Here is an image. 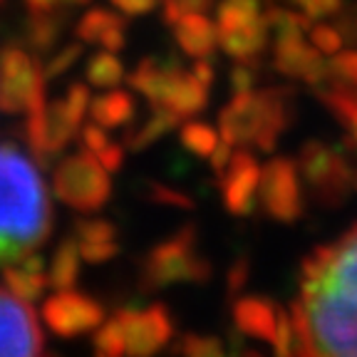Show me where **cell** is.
<instances>
[{"label": "cell", "instance_id": "obj_34", "mask_svg": "<svg viewBox=\"0 0 357 357\" xmlns=\"http://www.w3.org/2000/svg\"><path fill=\"white\" fill-rule=\"evenodd\" d=\"M258 82V62L256 60H238L231 70V89L234 95L256 89Z\"/></svg>", "mask_w": 357, "mask_h": 357}, {"label": "cell", "instance_id": "obj_4", "mask_svg": "<svg viewBox=\"0 0 357 357\" xmlns=\"http://www.w3.org/2000/svg\"><path fill=\"white\" fill-rule=\"evenodd\" d=\"M208 278L211 263L196 248V229L191 223L151 245L139 266V283L149 293L178 283H206Z\"/></svg>", "mask_w": 357, "mask_h": 357}, {"label": "cell", "instance_id": "obj_11", "mask_svg": "<svg viewBox=\"0 0 357 357\" xmlns=\"http://www.w3.org/2000/svg\"><path fill=\"white\" fill-rule=\"evenodd\" d=\"M122 325L127 357H154L172 342L174 323L164 303L146 307H122L114 315Z\"/></svg>", "mask_w": 357, "mask_h": 357}, {"label": "cell", "instance_id": "obj_36", "mask_svg": "<svg viewBox=\"0 0 357 357\" xmlns=\"http://www.w3.org/2000/svg\"><path fill=\"white\" fill-rule=\"evenodd\" d=\"M211 8V0H167L164 3V22L174 25L178 17L191 13H206Z\"/></svg>", "mask_w": 357, "mask_h": 357}, {"label": "cell", "instance_id": "obj_2", "mask_svg": "<svg viewBox=\"0 0 357 357\" xmlns=\"http://www.w3.org/2000/svg\"><path fill=\"white\" fill-rule=\"evenodd\" d=\"M50 229V196L40 169L15 144L0 142V268L43 245Z\"/></svg>", "mask_w": 357, "mask_h": 357}, {"label": "cell", "instance_id": "obj_45", "mask_svg": "<svg viewBox=\"0 0 357 357\" xmlns=\"http://www.w3.org/2000/svg\"><path fill=\"white\" fill-rule=\"evenodd\" d=\"M62 0H28V6L33 8V13H50L60 6Z\"/></svg>", "mask_w": 357, "mask_h": 357}, {"label": "cell", "instance_id": "obj_42", "mask_svg": "<svg viewBox=\"0 0 357 357\" xmlns=\"http://www.w3.org/2000/svg\"><path fill=\"white\" fill-rule=\"evenodd\" d=\"M97 159H100V164L107 169V172H119L124 164V144H114V142H109V144L105 146V149L97 154Z\"/></svg>", "mask_w": 357, "mask_h": 357}, {"label": "cell", "instance_id": "obj_21", "mask_svg": "<svg viewBox=\"0 0 357 357\" xmlns=\"http://www.w3.org/2000/svg\"><path fill=\"white\" fill-rule=\"evenodd\" d=\"M89 117L92 122L100 124L102 129H119L127 127L137 114V102L124 89H107L105 95L95 97L89 102Z\"/></svg>", "mask_w": 357, "mask_h": 357}, {"label": "cell", "instance_id": "obj_33", "mask_svg": "<svg viewBox=\"0 0 357 357\" xmlns=\"http://www.w3.org/2000/svg\"><path fill=\"white\" fill-rule=\"evenodd\" d=\"M310 43L312 47L318 52H325V55H337V52L342 50V33L337 28H333V25H310Z\"/></svg>", "mask_w": 357, "mask_h": 357}, {"label": "cell", "instance_id": "obj_12", "mask_svg": "<svg viewBox=\"0 0 357 357\" xmlns=\"http://www.w3.org/2000/svg\"><path fill=\"white\" fill-rule=\"evenodd\" d=\"M40 318L52 335L73 340V337L100 328L105 320V310L95 298L77 293L75 288H67L55 290L50 298H45Z\"/></svg>", "mask_w": 357, "mask_h": 357}, {"label": "cell", "instance_id": "obj_5", "mask_svg": "<svg viewBox=\"0 0 357 357\" xmlns=\"http://www.w3.org/2000/svg\"><path fill=\"white\" fill-rule=\"evenodd\" d=\"M303 189L315 204L325 208H337L355 191V167L342 151L325 142H305L296 159Z\"/></svg>", "mask_w": 357, "mask_h": 357}, {"label": "cell", "instance_id": "obj_27", "mask_svg": "<svg viewBox=\"0 0 357 357\" xmlns=\"http://www.w3.org/2000/svg\"><path fill=\"white\" fill-rule=\"evenodd\" d=\"M73 238L77 241V245L109 243V241H117V226L107 218H79L75 223Z\"/></svg>", "mask_w": 357, "mask_h": 357}, {"label": "cell", "instance_id": "obj_31", "mask_svg": "<svg viewBox=\"0 0 357 357\" xmlns=\"http://www.w3.org/2000/svg\"><path fill=\"white\" fill-rule=\"evenodd\" d=\"M328 79L357 89V52H337L328 62Z\"/></svg>", "mask_w": 357, "mask_h": 357}, {"label": "cell", "instance_id": "obj_28", "mask_svg": "<svg viewBox=\"0 0 357 357\" xmlns=\"http://www.w3.org/2000/svg\"><path fill=\"white\" fill-rule=\"evenodd\" d=\"M176 355L178 357H231L218 337L211 335H184L176 342Z\"/></svg>", "mask_w": 357, "mask_h": 357}, {"label": "cell", "instance_id": "obj_14", "mask_svg": "<svg viewBox=\"0 0 357 357\" xmlns=\"http://www.w3.org/2000/svg\"><path fill=\"white\" fill-rule=\"evenodd\" d=\"M258 181H261V164L251 149H236L229 167L218 174L223 206L234 216H251L258 206Z\"/></svg>", "mask_w": 357, "mask_h": 357}, {"label": "cell", "instance_id": "obj_17", "mask_svg": "<svg viewBox=\"0 0 357 357\" xmlns=\"http://www.w3.org/2000/svg\"><path fill=\"white\" fill-rule=\"evenodd\" d=\"M231 315H234V325L241 335L251 337V340H263L268 345L273 342L280 318L278 303L268 301V298L236 296Z\"/></svg>", "mask_w": 357, "mask_h": 357}, {"label": "cell", "instance_id": "obj_39", "mask_svg": "<svg viewBox=\"0 0 357 357\" xmlns=\"http://www.w3.org/2000/svg\"><path fill=\"white\" fill-rule=\"evenodd\" d=\"M79 253H82V261L89 266H100V263H109L112 258L119 253L117 241H109V243H89L79 245Z\"/></svg>", "mask_w": 357, "mask_h": 357}, {"label": "cell", "instance_id": "obj_41", "mask_svg": "<svg viewBox=\"0 0 357 357\" xmlns=\"http://www.w3.org/2000/svg\"><path fill=\"white\" fill-rule=\"evenodd\" d=\"M245 280H248V261L245 258H238V261H234V266L229 268V280H226V285H229V296H238L241 290H243Z\"/></svg>", "mask_w": 357, "mask_h": 357}, {"label": "cell", "instance_id": "obj_29", "mask_svg": "<svg viewBox=\"0 0 357 357\" xmlns=\"http://www.w3.org/2000/svg\"><path fill=\"white\" fill-rule=\"evenodd\" d=\"M95 355L102 357H124V333L117 318L102 320V325L95 330Z\"/></svg>", "mask_w": 357, "mask_h": 357}, {"label": "cell", "instance_id": "obj_32", "mask_svg": "<svg viewBox=\"0 0 357 357\" xmlns=\"http://www.w3.org/2000/svg\"><path fill=\"white\" fill-rule=\"evenodd\" d=\"M275 357H296V328H293V318L290 312L280 307V318H278V330H275V337L271 342Z\"/></svg>", "mask_w": 357, "mask_h": 357}, {"label": "cell", "instance_id": "obj_13", "mask_svg": "<svg viewBox=\"0 0 357 357\" xmlns=\"http://www.w3.org/2000/svg\"><path fill=\"white\" fill-rule=\"evenodd\" d=\"M43 330L30 303L0 285V357H40Z\"/></svg>", "mask_w": 357, "mask_h": 357}, {"label": "cell", "instance_id": "obj_10", "mask_svg": "<svg viewBox=\"0 0 357 357\" xmlns=\"http://www.w3.org/2000/svg\"><path fill=\"white\" fill-rule=\"evenodd\" d=\"M258 206L278 223H293L303 213V181L298 164L288 156H275L261 167Z\"/></svg>", "mask_w": 357, "mask_h": 357}, {"label": "cell", "instance_id": "obj_6", "mask_svg": "<svg viewBox=\"0 0 357 357\" xmlns=\"http://www.w3.org/2000/svg\"><path fill=\"white\" fill-rule=\"evenodd\" d=\"M52 191L65 206L75 211L92 213L100 211L112 196L109 172L100 164L95 154L77 151L65 156L55 169Z\"/></svg>", "mask_w": 357, "mask_h": 357}, {"label": "cell", "instance_id": "obj_25", "mask_svg": "<svg viewBox=\"0 0 357 357\" xmlns=\"http://www.w3.org/2000/svg\"><path fill=\"white\" fill-rule=\"evenodd\" d=\"M84 77H87V84H92V87L112 89V87H117V84L124 79V65L114 52L105 50L87 62Z\"/></svg>", "mask_w": 357, "mask_h": 357}, {"label": "cell", "instance_id": "obj_22", "mask_svg": "<svg viewBox=\"0 0 357 357\" xmlns=\"http://www.w3.org/2000/svg\"><path fill=\"white\" fill-rule=\"evenodd\" d=\"M82 253H79V245L73 236L60 241V245L52 253V261L47 266V283L52 290H67L75 288L79 278V271H82Z\"/></svg>", "mask_w": 357, "mask_h": 357}, {"label": "cell", "instance_id": "obj_37", "mask_svg": "<svg viewBox=\"0 0 357 357\" xmlns=\"http://www.w3.org/2000/svg\"><path fill=\"white\" fill-rule=\"evenodd\" d=\"M149 199L156 201V204H162V206H174V208H194V201L189 199L186 194L181 191L172 189L167 184H149Z\"/></svg>", "mask_w": 357, "mask_h": 357}, {"label": "cell", "instance_id": "obj_49", "mask_svg": "<svg viewBox=\"0 0 357 357\" xmlns=\"http://www.w3.org/2000/svg\"><path fill=\"white\" fill-rule=\"evenodd\" d=\"M95 357H102V355H95Z\"/></svg>", "mask_w": 357, "mask_h": 357}, {"label": "cell", "instance_id": "obj_46", "mask_svg": "<svg viewBox=\"0 0 357 357\" xmlns=\"http://www.w3.org/2000/svg\"><path fill=\"white\" fill-rule=\"evenodd\" d=\"M350 30H352V38H355V40H357V17H355V20H352Z\"/></svg>", "mask_w": 357, "mask_h": 357}, {"label": "cell", "instance_id": "obj_19", "mask_svg": "<svg viewBox=\"0 0 357 357\" xmlns=\"http://www.w3.org/2000/svg\"><path fill=\"white\" fill-rule=\"evenodd\" d=\"M174 38L178 47L194 60H208L218 45L216 25L206 17V13H191V15L178 17L172 25Z\"/></svg>", "mask_w": 357, "mask_h": 357}, {"label": "cell", "instance_id": "obj_23", "mask_svg": "<svg viewBox=\"0 0 357 357\" xmlns=\"http://www.w3.org/2000/svg\"><path fill=\"white\" fill-rule=\"evenodd\" d=\"M178 122H181V119H178L172 109H167V107H154L149 117L142 119V124H137V127L127 132V137H124V149L134 151V154L149 149L151 144H156V142L162 139L164 134L172 132Z\"/></svg>", "mask_w": 357, "mask_h": 357}, {"label": "cell", "instance_id": "obj_8", "mask_svg": "<svg viewBox=\"0 0 357 357\" xmlns=\"http://www.w3.org/2000/svg\"><path fill=\"white\" fill-rule=\"evenodd\" d=\"M45 100V75L38 60L17 45L0 50V112L28 114Z\"/></svg>", "mask_w": 357, "mask_h": 357}, {"label": "cell", "instance_id": "obj_7", "mask_svg": "<svg viewBox=\"0 0 357 357\" xmlns=\"http://www.w3.org/2000/svg\"><path fill=\"white\" fill-rule=\"evenodd\" d=\"M218 45L229 57L258 60L268 45V22L261 15V0H221L216 10Z\"/></svg>", "mask_w": 357, "mask_h": 357}, {"label": "cell", "instance_id": "obj_30", "mask_svg": "<svg viewBox=\"0 0 357 357\" xmlns=\"http://www.w3.org/2000/svg\"><path fill=\"white\" fill-rule=\"evenodd\" d=\"M57 38H60V22L50 13H33V20H30L28 28V40L33 45V50H50L57 43Z\"/></svg>", "mask_w": 357, "mask_h": 357}, {"label": "cell", "instance_id": "obj_3", "mask_svg": "<svg viewBox=\"0 0 357 357\" xmlns=\"http://www.w3.org/2000/svg\"><path fill=\"white\" fill-rule=\"evenodd\" d=\"M293 122V92L288 87L248 89L218 114V134L234 149L273 151L278 137Z\"/></svg>", "mask_w": 357, "mask_h": 357}, {"label": "cell", "instance_id": "obj_18", "mask_svg": "<svg viewBox=\"0 0 357 357\" xmlns=\"http://www.w3.org/2000/svg\"><path fill=\"white\" fill-rule=\"evenodd\" d=\"M0 275H3V285L10 290L13 296L25 303H35L40 298H45V290L50 288V283H47V263L35 251L25 253L20 261L10 263V266H3Z\"/></svg>", "mask_w": 357, "mask_h": 357}, {"label": "cell", "instance_id": "obj_48", "mask_svg": "<svg viewBox=\"0 0 357 357\" xmlns=\"http://www.w3.org/2000/svg\"><path fill=\"white\" fill-rule=\"evenodd\" d=\"M355 191H357V169H355Z\"/></svg>", "mask_w": 357, "mask_h": 357}, {"label": "cell", "instance_id": "obj_26", "mask_svg": "<svg viewBox=\"0 0 357 357\" xmlns=\"http://www.w3.org/2000/svg\"><path fill=\"white\" fill-rule=\"evenodd\" d=\"M178 139H181V144L194 156L208 159V156L213 154V149L218 146V142H221V134L206 122H186L184 127H181Z\"/></svg>", "mask_w": 357, "mask_h": 357}, {"label": "cell", "instance_id": "obj_44", "mask_svg": "<svg viewBox=\"0 0 357 357\" xmlns=\"http://www.w3.org/2000/svg\"><path fill=\"white\" fill-rule=\"evenodd\" d=\"M191 70H194L196 77H199L204 84H208V87H211L213 79H216V70H213V65H211L208 60H194Z\"/></svg>", "mask_w": 357, "mask_h": 357}, {"label": "cell", "instance_id": "obj_20", "mask_svg": "<svg viewBox=\"0 0 357 357\" xmlns=\"http://www.w3.org/2000/svg\"><path fill=\"white\" fill-rule=\"evenodd\" d=\"M77 38L84 43H97L102 45L107 52H119L127 43L124 38V20L109 10H89L87 15L79 20L77 25Z\"/></svg>", "mask_w": 357, "mask_h": 357}, {"label": "cell", "instance_id": "obj_38", "mask_svg": "<svg viewBox=\"0 0 357 357\" xmlns=\"http://www.w3.org/2000/svg\"><path fill=\"white\" fill-rule=\"evenodd\" d=\"M345 0H293V6H298L310 20H320V17L337 15Z\"/></svg>", "mask_w": 357, "mask_h": 357}, {"label": "cell", "instance_id": "obj_16", "mask_svg": "<svg viewBox=\"0 0 357 357\" xmlns=\"http://www.w3.org/2000/svg\"><path fill=\"white\" fill-rule=\"evenodd\" d=\"M208 105V84H204L194 75V70H186L176 60L172 62L167 84H164L162 100L156 107H167L178 119L196 117Z\"/></svg>", "mask_w": 357, "mask_h": 357}, {"label": "cell", "instance_id": "obj_24", "mask_svg": "<svg viewBox=\"0 0 357 357\" xmlns=\"http://www.w3.org/2000/svg\"><path fill=\"white\" fill-rule=\"evenodd\" d=\"M320 100L333 112V117L345 127L347 139L357 149V89L340 82H333L330 87L320 89Z\"/></svg>", "mask_w": 357, "mask_h": 357}, {"label": "cell", "instance_id": "obj_9", "mask_svg": "<svg viewBox=\"0 0 357 357\" xmlns=\"http://www.w3.org/2000/svg\"><path fill=\"white\" fill-rule=\"evenodd\" d=\"M82 119L75 117L60 100L47 102L43 100L25 114V139L38 162L47 164L52 156L67 149V144L79 134Z\"/></svg>", "mask_w": 357, "mask_h": 357}, {"label": "cell", "instance_id": "obj_40", "mask_svg": "<svg viewBox=\"0 0 357 357\" xmlns=\"http://www.w3.org/2000/svg\"><path fill=\"white\" fill-rule=\"evenodd\" d=\"M79 142H82V149L89 151V154H100L107 144H109V137H107V129H102L100 124H84L79 127Z\"/></svg>", "mask_w": 357, "mask_h": 357}, {"label": "cell", "instance_id": "obj_15", "mask_svg": "<svg viewBox=\"0 0 357 357\" xmlns=\"http://www.w3.org/2000/svg\"><path fill=\"white\" fill-rule=\"evenodd\" d=\"M273 67L290 79H303L307 84H320L330 77L328 62L320 52L305 43L303 33H275Z\"/></svg>", "mask_w": 357, "mask_h": 357}, {"label": "cell", "instance_id": "obj_1", "mask_svg": "<svg viewBox=\"0 0 357 357\" xmlns=\"http://www.w3.org/2000/svg\"><path fill=\"white\" fill-rule=\"evenodd\" d=\"M290 318L296 357H357V226L303 261Z\"/></svg>", "mask_w": 357, "mask_h": 357}, {"label": "cell", "instance_id": "obj_35", "mask_svg": "<svg viewBox=\"0 0 357 357\" xmlns=\"http://www.w3.org/2000/svg\"><path fill=\"white\" fill-rule=\"evenodd\" d=\"M79 55H82V45H79V43H70V45H65V47H62L60 55H55L50 62H47V65L43 67L45 79H55L57 75L67 73V70H70V67H73L75 62L79 60Z\"/></svg>", "mask_w": 357, "mask_h": 357}, {"label": "cell", "instance_id": "obj_47", "mask_svg": "<svg viewBox=\"0 0 357 357\" xmlns=\"http://www.w3.org/2000/svg\"><path fill=\"white\" fill-rule=\"evenodd\" d=\"M62 3H75V6H84V3H89V0H62Z\"/></svg>", "mask_w": 357, "mask_h": 357}, {"label": "cell", "instance_id": "obj_43", "mask_svg": "<svg viewBox=\"0 0 357 357\" xmlns=\"http://www.w3.org/2000/svg\"><path fill=\"white\" fill-rule=\"evenodd\" d=\"M127 15H146L156 8V0H112Z\"/></svg>", "mask_w": 357, "mask_h": 357}]
</instances>
